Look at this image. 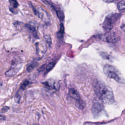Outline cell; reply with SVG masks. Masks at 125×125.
Wrapping results in <instances>:
<instances>
[{"instance_id": "2e32d148", "label": "cell", "mask_w": 125, "mask_h": 125, "mask_svg": "<svg viewBox=\"0 0 125 125\" xmlns=\"http://www.w3.org/2000/svg\"><path fill=\"white\" fill-rule=\"evenodd\" d=\"M44 38H45V41H46V42L50 46L51 44V39L50 37L48 35H45L44 36Z\"/></svg>"}, {"instance_id": "8fae6325", "label": "cell", "mask_w": 125, "mask_h": 125, "mask_svg": "<svg viewBox=\"0 0 125 125\" xmlns=\"http://www.w3.org/2000/svg\"><path fill=\"white\" fill-rule=\"evenodd\" d=\"M64 31V28L62 23H61L60 25V29L59 31L57 33V36L58 38H61L62 37Z\"/></svg>"}, {"instance_id": "e0dca14e", "label": "cell", "mask_w": 125, "mask_h": 125, "mask_svg": "<svg viewBox=\"0 0 125 125\" xmlns=\"http://www.w3.org/2000/svg\"><path fill=\"white\" fill-rule=\"evenodd\" d=\"M9 107L8 106H5L4 107H3L0 110V113H4V112H6L8 109H9Z\"/></svg>"}, {"instance_id": "30bf717a", "label": "cell", "mask_w": 125, "mask_h": 125, "mask_svg": "<svg viewBox=\"0 0 125 125\" xmlns=\"http://www.w3.org/2000/svg\"><path fill=\"white\" fill-rule=\"evenodd\" d=\"M117 8L119 11H123L125 10V0H122L117 4Z\"/></svg>"}, {"instance_id": "277c9868", "label": "cell", "mask_w": 125, "mask_h": 125, "mask_svg": "<svg viewBox=\"0 0 125 125\" xmlns=\"http://www.w3.org/2000/svg\"><path fill=\"white\" fill-rule=\"evenodd\" d=\"M22 65V64L21 62L12 63L10 68L5 72V76L7 77H11L15 76L21 69Z\"/></svg>"}, {"instance_id": "ac0fdd59", "label": "cell", "mask_w": 125, "mask_h": 125, "mask_svg": "<svg viewBox=\"0 0 125 125\" xmlns=\"http://www.w3.org/2000/svg\"><path fill=\"white\" fill-rule=\"evenodd\" d=\"M26 26L27 27V28L28 29H29L30 31H34L35 30V27L32 26L30 24H27L26 25Z\"/></svg>"}, {"instance_id": "6da1fadb", "label": "cell", "mask_w": 125, "mask_h": 125, "mask_svg": "<svg viewBox=\"0 0 125 125\" xmlns=\"http://www.w3.org/2000/svg\"><path fill=\"white\" fill-rule=\"evenodd\" d=\"M93 87L96 95L104 103L111 104L114 102V97L112 90L103 82L95 81Z\"/></svg>"}, {"instance_id": "3957f363", "label": "cell", "mask_w": 125, "mask_h": 125, "mask_svg": "<svg viewBox=\"0 0 125 125\" xmlns=\"http://www.w3.org/2000/svg\"><path fill=\"white\" fill-rule=\"evenodd\" d=\"M120 16V14L118 13H112L106 16L103 24V29L105 32H108L111 30L113 24L117 21Z\"/></svg>"}, {"instance_id": "ba28073f", "label": "cell", "mask_w": 125, "mask_h": 125, "mask_svg": "<svg viewBox=\"0 0 125 125\" xmlns=\"http://www.w3.org/2000/svg\"><path fill=\"white\" fill-rule=\"evenodd\" d=\"M102 108L103 106L101 104L99 103H96L93 106L92 110L95 114H97L102 111Z\"/></svg>"}, {"instance_id": "7a4b0ae2", "label": "cell", "mask_w": 125, "mask_h": 125, "mask_svg": "<svg viewBox=\"0 0 125 125\" xmlns=\"http://www.w3.org/2000/svg\"><path fill=\"white\" fill-rule=\"evenodd\" d=\"M103 71L108 77L113 79L117 82L121 83L124 82V79L122 75L114 66L106 64L104 67Z\"/></svg>"}, {"instance_id": "9c48e42d", "label": "cell", "mask_w": 125, "mask_h": 125, "mask_svg": "<svg viewBox=\"0 0 125 125\" xmlns=\"http://www.w3.org/2000/svg\"><path fill=\"white\" fill-rule=\"evenodd\" d=\"M38 65V62H30V63H29L27 65V68H26V70L27 72H30L31 71H32V70H33V69L36 68V67H37V66Z\"/></svg>"}, {"instance_id": "5b68a950", "label": "cell", "mask_w": 125, "mask_h": 125, "mask_svg": "<svg viewBox=\"0 0 125 125\" xmlns=\"http://www.w3.org/2000/svg\"><path fill=\"white\" fill-rule=\"evenodd\" d=\"M69 95L72 99L77 102L78 106L80 107V108H83V104L79 93L76 90L73 88L70 89L69 90Z\"/></svg>"}, {"instance_id": "ffe728a7", "label": "cell", "mask_w": 125, "mask_h": 125, "mask_svg": "<svg viewBox=\"0 0 125 125\" xmlns=\"http://www.w3.org/2000/svg\"><path fill=\"white\" fill-rule=\"evenodd\" d=\"M121 28L124 32H125V24H124L122 25H121Z\"/></svg>"}, {"instance_id": "4fadbf2b", "label": "cell", "mask_w": 125, "mask_h": 125, "mask_svg": "<svg viewBox=\"0 0 125 125\" xmlns=\"http://www.w3.org/2000/svg\"><path fill=\"white\" fill-rule=\"evenodd\" d=\"M56 14L57 15V17L58 18V19L61 21H63L64 19V14L63 13V12L61 10H57L56 11Z\"/></svg>"}, {"instance_id": "52a82bcc", "label": "cell", "mask_w": 125, "mask_h": 125, "mask_svg": "<svg viewBox=\"0 0 125 125\" xmlns=\"http://www.w3.org/2000/svg\"><path fill=\"white\" fill-rule=\"evenodd\" d=\"M120 40L119 37L115 33H111L107 35L105 38V41L108 42L114 43Z\"/></svg>"}, {"instance_id": "d6986e66", "label": "cell", "mask_w": 125, "mask_h": 125, "mask_svg": "<svg viewBox=\"0 0 125 125\" xmlns=\"http://www.w3.org/2000/svg\"><path fill=\"white\" fill-rule=\"evenodd\" d=\"M6 119V117L4 116V115H0V121H4Z\"/></svg>"}, {"instance_id": "7c38bea8", "label": "cell", "mask_w": 125, "mask_h": 125, "mask_svg": "<svg viewBox=\"0 0 125 125\" xmlns=\"http://www.w3.org/2000/svg\"><path fill=\"white\" fill-rule=\"evenodd\" d=\"M55 63L54 62H50L49 63H48L46 66H45L44 70L46 73H47L48 72H49V71H50L54 66Z\"/></svg>"}, {"instance_id": "9a60e30c", "label": "cell", "mask_w": 125, "mask_h": 125, "mask_svg": "<svg viewBox=\"0 0 125 125\" xmlns=\"http://www.w3.org/2000/svg\"><path fill=\"white\" fill-rule=\"evenodd\" d=\"M9 1L13 8H17L19 5L18 2L16 0H9Z\"/></svg>"}, {"instance_id": "5bb4252c", "label": "cell", "mask_w": 125, "mask_h": 125, "mask_svg": "<svg viewBox=\"0 0 125 125\" xmlns=\"http://www.w3.org/2000/svg\"><path fill=\"white\" fill-rule=\"evenodd\" d=\"M29 83V82L28 81H27V80H25V81H24V82L22 83V84L21 85L20 88V89H19V90H20V91H21L24 90L25 89L26 86Z\"/></svg>"}, {"instance_id": "44dd1931", "label": "cell", "mask_w": 125, "mask_h": 125, "mask_svg": "<svg viewBox=\"0 0 125 125\" xmlns=\"http://www.w3.org/2000/svg\"><path fill=\"white\" fill-rule=\"evenodd\" d=\"M103 0L107 3H109V2H111L113 1V0Z\"/></svg>"}, {"instance_id": "8992f818", "label": "cell", "mask_w": 125, "mask_h": 125, "mask_svg": "<svg viewBox=\"0 0 125 125\" xmlns=\"http://www.w3.org/2000/svg\"><path fill=\"white\" fill-rule=\"evenodd\" d=\"M46 87L54 90H58L60 87L59 82L54 80H48L42 83Z\"/></svg>"}]
</instances>
